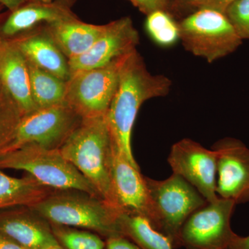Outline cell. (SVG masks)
<instances>
[{
  "instance_id": "obj_24",
  "label": "cell",
  "mask_w": 249,
  "mask_h": 249,
  "mask_svg": "<svg viewBox=\"0 0 249 249\" xmlns=\"http://www.w3.org/2000/svg\"><path fill=\"white\" fill-rule=\"evenodd\" d=\"M59 245L64 249H106V242L95 232L51 224Z\"/></svg>"
},
{
  "instance_id": "obj_4",
  "label": "cell",
  "mask_w": 249,
  "mask_h": 249,
  "mask_svg": "<svg viewBox=\"0 0 249 249\" xmlns=\"http://www.w3.org/2000/svg\"><path fill=\"white\" fill-rule=\"evenodd\" d=\"M0 168L25 171L40 184L52 190L84 192L101 198L94 187L59 149L28 144L0 155Z\"/></svg>"
},
{
  "instance_id": "obj_34",
  "label": "cell",
  "mask_w": 249,
  "mask_h": 249,
  "mask_svg": "<svg viewBox=\"0 0 249 249\" xmlns=\"http://www.w3.org/2000/svg\"><path fill=\"white\" fill-rule=\"evenodd\" d=\"M29 1H40V2H52L54 0H29Z\"/></svg>"
},
{
  "instance_id": "obj_22",
  "label": "cell",
  "mask_w": 249,
  "mask_h": 249,
  "mask_svg": "<svg viewBox=\"0 0 249 249\" xmlns=\"http://www.w3.org/2000/svg\"><path fill=\"white\" fill-rule=\"evenodd\" d=\"M145 29L150 39L160 47L168 48L180 41L178 21L166 11H157L147 15Z\"/></svg>"
},
{
  "instance_id": "obj_26",
  "label": "cell",
  "mask_w": 249,
  "mask_h": 249,
  "mask_svg": "<svg viewBox=\"0 0 249 249\" xmlns=\"http://www.w3.org/2000/svg\"><path fill=\"white\" fill-rule=\"evenodd\" d=\"M209 0H168L166 11L178 21L206 6Z\"/></svg>"
},
{
  "instance_id": "obj_23",
  "label": "cell",
  "mask_w": 249,
  "mask_h": 249,
  "mask_svg": "<svg viewBox=\"0 0 249 249\" xmlns=\"http://www.w3.org/2000/svg\"><path fill=\"white\" fill-rule=\"evenodd\" d=\"M23 114L9 92L0 89V155L12 142Z\"/></svg>"
},
{
  "instance_id": "obj_9",
  "label": "cell",
  "mask_w": 249,
  "mask_h": 249,
  "mask_svg": "<svg viewBox=\"0 0 249 249\" xmlns=\"http://www.w3.org/2000/svg\"><path fill=\"white\" fill-rule=\"evenodd\" d=\"M235 203L219 197L208 202L186 219L178 236L179 247L187 249H227L237 234L231 227Z\"/></svg>"
},
{
  "instance_id": "obj_25",
  "label": "cell",
  "mask_w": 249,
  "mask_h": 249,
  "mask_svg": "<svg viewBox=\"0 0 249 249\" xmlns=\"http://www.w3.org/2000/svg\"><path fill=\"white\" fill-rule=\"evenodd\" d=\"M229 20L242 40H249V0H237L226 11Z\"/></svg>"
},
{
  "instance_id": "obj_37",
  "label": "cell",
  "mask_w": 249,
  "mask_h": 249,
  "mask_svg": "<svg viewBox=\"0 0 249 249\" xmlns=\"http://www.w3.org/2000/svg\"><path fill=\"white\" fill-rule=\"evenodd\" d=\"M3 17V14L0 15V21H1V18Z\"/></svg>"
},
{
  "instance_id": "obj_19",
  "label": "cell",
  "mask_w": 249,
  "mask_h": 249,
  "mask_svg": "<svg viewBox=\"0 0 249 249\" xmlns=\"http://www.w3.org/2000/svg\"><path fill=\"white\" fill-rule=\"evenodd\" d=\"M53 191L40 184L31 175L22 178H13L3 173L0 168V211L34 206Z\"/></svg>"
},
{
  "instance_id": "obj_35",
  "label": "cell",
  "mask_w": 249,
  "mask_h": 249,
  "mask_svg": "<svg viewBox=\"0 0 249 249\" xmlns=\"http://www.w3.org/2000/svg\"><path fill=\"white\" fill-rule=\"evenodd\" d=\"M46 249H64L62 248L61 246L59 245V246H55V247H50V248Z\"/></svg>"
},
{
  "instance_id": "obj_17",
  "label": "cell",
  "mask_w": 249,
  "mask_h": 249,
  "mask_svg": "<svg viewBox=\"0 0 249 249\" xmlns=\"http://www.w3.org/2000/svg\"><path fill=\"white\" fill-rule=\"evenodd\" d=\"M10 40L18 45L28 61L65 81L70 78L68 60L51 38L45 24Z\"/></svg>"
},
{
  "instance_id": "obj_29",
  "label": "cell",
  "mask_w": 249,
  "mask_h": 249,
  "mask_svg": "<svg viewBox=\"0 0 249 249\" xmlns=\"http://www.w3.org/2000/svg\"><path fill=\"white\" fill-rule=\"evenodd\" d=\"M237 0H209L204 8H210L225 14L229 6Z\"/></svg>"
},
{
  "instance_id": "obj_33",
  "label": "cell",
  "mask_w": 249,
  "mask_h": 249,
  "mask_svg": "<svg viewBox=\"0 0 249 249\" xmlns=\"http://www.w3.org/2000/svg\"><path fill=\"white\" fill-rule=\"evenodd\" d=\"M54 1H58V2L60 3V4L65 5V6H68V7L71 8L77 0H54Z\"/></svg>"
},
{
  "instance_id": "obj_13",
  "label": "cell",
  "mask_w": 249,
  "mask_h": 249,
  "mask_svg": "<svg viewBox=\"0 0 249 249\" xmlns=\"http://www.w3.org/2000/svg\"><path fill=\"white\" fill-rule=\"evenodd\" d=\"M139 42L140 36L130 18L107 23L104 32L89 51L68 60L70 75L108 65L136 50Z\"/></svg>"
},
{
  "instance_id": "obj_7",
  "label": "cell",
  "mask_w": 249,
  "mask_h": 249,
  "mask_svg": "<svg viewBox=\"0 0 249 249\" xmlns=\"http://www.w3.org/2000/svg\"><path fill=\"white\" fill-rule=\"evenodd\" d=\"M145 181L158 213L157 231L169 239L174 248H178L183 224L208 201L191 183L177 174L160 181L145 177Z\"/></svg>"
},
{
  "instance_id": "obj_1",
  "label": "cell",
  "mask_w": 249,
  "mask_h": 249,
  "mask_svg": "<svg viewBox=\"0 0 249 249\" xmlns=\"http://www.w3.org/2000/svg\"><path fill=\"white\" fill-rule=\"evenodd\" d=\"M172 81L147 70L137 49L129 54L121 68L119 85L106 113L113 145L126 160L139 168L131 146L132 129L139 109L145 101L169 93Z\"/></svg>"
},
{
  "instance_id": "obj_5",
  "label": "cell",
  "mask_w": 249,
  "mask_h": 249,
  "mask_svg": "<svg viewBox=\"0 0 249 249\" xmlns=\"http://www.w3.org/2000/svg\"><path fill=\"white\" fill-rule=\"evenodd\" d=\"M178 23L185 49L209 63L233 53L242 43L227 15L217 10L203 8Z\"/></svg>"
},
{
  "instance_id": "obj_16",
  "label": "cell",
  "mask_w": 249,
  "mask_h": 249,
  "mask_svg": "<svg viewBox=\"0 0 249 249\" xmlns=\"http://www.w3.org/2000/svg\"><path fill=\"white\" fill-rule=\"evenodd\" d=\"M0 80L23 116L35 111L27 58L13 40L0 39Z\"/></svg>"
},
{
  "instance_id": "obj_18",
  "label": "cell",
  "mask_w": 249,
  "mask_h": 249,
  "mask_svg": "<svg viewBox=\"0 0 249 249\" xmlns=\"http://www.w3.org/2000/svg\"><path fill=\"white\" fill-rule=\"evenodd\" d=\"M106 27V24H88L78 18L45 24L51 38L68 60L89 51L102 35Z\"/></svg>"
},
{
  "instance_id": "obj_27",
  "label": "cell",
  "mask_w": 249,
  "mask_h": 249,
  "mask_svg": "<svg viewBox=\"0 0 249 249\" xmlns=\"http://www.w3.org/2000/svg\"><path fill=\"white\" fill-rule=\"evenodd\" d=\"M139 11L147 16L157 11H166L168 0H127Z\"/></svg>"
},
{
  "instance_id": "obj_2",
  "label": "cell",
  "mask_w": 249,
  "mask_h": 249,
  "mask_svg": "<svg viewBox=\"0 0 249 249\" xmlns=\"http://www.w3.org/2000/svg\"><path fill=\"white\" fill-rule=\"evenodd\" d=\"M59 150L91 183L101 199L120 209L113 186L114 145L106 114L82 119Z\"/></svg>"
},
{
  "instance_id": "obj_12",
  "label": "cell",
  "mask_w": 249,
  "mask_h": 249,
  "mask_svg": "<svg viewBox=\"0 0 249 249\" xmlns=\"http://www.w3.org/2000/svg\"><path fill=\"white\" fill-rule=\"evenodd\" d=\"M217 155L219 197L235 204L249 201V148L238 139H221L213 147Z\"/></svg>"
},
{
  "instance_id": "obj_20",
  "label": "cell",
  "mask_w": 249,
  "mask_h": 249,
  "mask_svg": "<svg viewBox=\"0 0 249 249\" xmlns=\"http://www.w3.org/2000/svg\"><path fill=\"white\" fill-rule=\"evenodd\" d=\"M31 96L36 109L64 102L66 81L28 61Z\"/></svg>"
},
{
  "instance_id": "obj_15",
  "label": "cell",
  "mask_w": 249,
  "mask_h": 249,
  "mask_svg": "<svg viewBox=\"0 0 249 249\" xmlns=\"http://www.w3.org/2000/svg\"><path fill=\"white\" fill-rule=\"evenodd\" d=\"M78 18L71 8L58 1H29L3 14L0 21V39L13 40L39 26Z\"/></svg>"
},
{
  "instance_id": "obj_6",
  "label": "cell",
  "mask_w": 249,
  "mask_h": 249,
  "mask_svg": "<svg viewBox=\"0 0 249 249\" xmlns=\"http://www.w3.org/2000/svg\"><path fill=\"white\" fill-rule=\"evenodd\" d=\"M129 54L105 66L72 73L66 81L64 102L82 119L106 115Z\"/></svg>"
},
{
  "instance_id": "obj_30",
  "label": "cell",
  "mask_w": 249,
  "mask_h": 249,
  "mask_svg": "<svg viewBox=\"0 0 249 249\" xmlns=\"http://www.w3.org/2000/svg\"><path fill=\"white\" fill-rule=\"evenodd\" d=\"M0 249H27L0 232Z\"/></svg>"
},
{
  "instance_id": "obj_28",
  "label": "cell",
  "mask_w": 249,
  "mask_h": 249,
  "mask_svg": "<svg viewBox=\"0 0 249 249\" xmlns=\"http://www.w3.org/2000/svg\"><path fill=\"white\" fill-rule=\"evenodd\" d=\"M106 249H142L123 235L113 236L106 240Z\"/></svg>"
},
{
  "instance_id": "obj_14",
  "label": "cell",
  "mask_w": 249,
  "mask_h": 249,
  "mask_svg": "<svg viewBox=\"0 0 249 249\" xmlns=\"http://www.w3.org/2000/svg\"><path fill=\"white\" fill-rule=\"evenodd\" d=\"M0 232L27 249H46L59 246L50 223L30 206L0 211Z\"/></svg>"
},
{
  "instance_id": "obj_3",
  "label": "cell",
  "mask_w": 249,
  "mask_h": 249,
  "mask_svg": "<svg viewBox=\"0 0 249 249\" xmlns=\"http://www.w3.org/2000/svg\"><path fill=\"white\" fill-rule=\"evenodd\" d=\"M30 207L50 224L85 229L106 240L123 235L120 218L124 212L84 192L54 190Z\"/></svg>"
},
{
  "instance_id": "obj_8",
  "label": "cell",
  "mask_w": 249,
  "mask_h": 249,
  "mask_svg": "<svg viewBox=\"0 0 249 249\" xmlns=\"http://www.w3.org/2000/svg\"><path fill=\"white\" fill-rule=\"evenodd\" d=\"M81 120L76 111L65 102L39 108L23 116L14 138L4 153L28 144L60 149Z\"/></svg>"
},
{
  "instance_id": "obj_31",
  "label": "cell",
  "mask_w": 249,
  "mask_h": 249,
  "mask_svg": "<svg viewBox=\"0 0 249 249\" xmlns=\"http://www.w3.org/2000/svg\"><path fill=\"white\" fill-rule=\"evenodd\" d=\"M227 249H249V235L247 237L237 235Z\"/></svg>"
},
{
  "instance_id": "obj_11",
  "label": "cell",
  "mask_w": 249,
  "mask_h": 249,
  "mask_svg": "<svg viewBox=\"0 0 249 249\" xmlns=\"http://www.w3.org/2000/svg\"><path fill=\"white\" fill-rule=\"evenodd\" d=\"M112 180L119 209L124 213L144 218L157 231L158 213L145 177L142 176L139 168L126 160L114 146Z\"/></svg>"
},
{
  "instance_id": "obj_10",
  "label": "cell",
  "mask_w": 249,
  "mask_h": 249,
  "mask_svg": "<svg viewBox=\"0 0 249 249\" xmlns=\"http://www.w3.org/2000/svg\"><path fill=\"white\" fill-rule=\"evenodd\" d=\"M173 173L179 175L197 190L208 202L219 196L217 186V155L191 139L174 144L168 158Z\"/></svg>"
},
{
  "instance_id": "obj_36",
  "label": "cell",
  "mask_w": 249,
  "mask_h": 249,
  "mask_svg": "<svg viewBox=\"0 0 249 249\" xmlns=\"http://www.w3.org/2000/svg\"><path fill=\"white\" fill-rule=\"evenodd\" d=\"M2 88V85H1V80H0V89Z\"/></svg>"
},
{
  "instance_id": "obj_21",
  "label": "cell",
  "mask_w": 249,
  "mask_h": 249,
  "mask_svg": "<svg viewBox=\"0 0 249 249\" xmlns=\"http://www.w3.org/2000/svg\"><path fill=\"white\" fill-rule=\"evenodd\" d=\"M121 232L142 249H174L169 239L156 231L146 219L123 213Z\"/></svg>"
},
{
  "instance_id": "obj_32",
  "label": "cell",
  "mask_w": 249,
  "mask_h": 249,
  "mask_svg": "<svg viewBox=\"0 0 249 249\" xmlns=\"http://www.w3.org/2000/svg\"><path fill=\"white\" fill-rule=\"evenodd\" d=\"M29 1V0H0V4L4 6L8 11H12Z\"/></svg>"
}]
</instances>
